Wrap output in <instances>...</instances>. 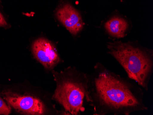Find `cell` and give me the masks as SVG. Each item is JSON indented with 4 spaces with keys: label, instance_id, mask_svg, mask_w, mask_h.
<instances>
[{
    "label": "cell",
    "instance_id": "cell-6",
    "mask_svg": "<svg viewBox=\"0 0 153 115\" xmlns=\"http://www.w3.org/2000/svg\"><path fill=\"white\" fill-rule=\"evenodd\" d=\"M56 16L72 35H76L83 28L84 23L80 14L70 4H65L60 7Z\"/></svg>",
    "mask_w": 153,
    "mask_h": 115
},
{
    "label": "cell",
    "instance_id": "cell-5",
    "mask_svg": "<svg viewBox=\"0 0 153 115\" xmlns=\"http://www.w3.org/2000/svg\"><path fill=\"white\" fill-rule=\"evenodd\" d=\"M34 56L45 68L51 69L59 63L60 58L57 50L49 40L41 38L33 44Z\"/></svg>",
    "mask_w": 153,
    "mask_h": 115
},
{
    "label": "cell",
    "instance_id": "cell-1",
    "mask_svg": "<svg viewBox=\"0 0 153 115\" xmlns=\"http://www.w3.org/2000/svg\"><path fill=\"white\" fill-rule=\"evenodd\" d=\"M90 85L91 106L94 115H128L148 110L140 88L100 63L94 67Z\"/></svg>",
    "mask_w": 153,
    "mask_h": 115
},
{
    "label": "cell",
    "instance_id": "cell-2",
    "mask_svg": "<svg viewBox=\"0 0 153 115\" xmlns=\"http://www.w3.org/2000/svg\"><path fill=\"white\" fill-rule=\"evenodd\" d=\"M108 48L109 53L123 68L129 78L148 91L153 72L152 52L121 42L110 43Z\"/></svg>",
    "mask_w": 153,
    "mask_h": 115
},
{
    "label": "cell",
    "instance_id": "cell-8",
    "mask_svg": "<svg viewBox=\"0 0 153 115\" xmlns=\"http://www.w3.org/2000/svg\"><path fill=\"white\" fill-rule=\"evenodd\" d=\"M11 112V108L0 97V115H9Z\"/></svg>",
    "mask_w": 153,
    "mask_h": 115
},
{
    "label": "cell",
    "instance_id": "cell-9",
    "mask_svg": "<svg viewBox=\"0 0 153 115\" xmlns=\"http://www.w3.org/2000/svg\"><path fill=\"white\" fill-rule=\"evenodd\" d=\"M0 27H2L4 28L8 27V24L7 22V20L5 19L4 15L2 12L0 10Z\"/></svg>",
    "mask_w": 153,
    "mask_h": 115
},
{
    "label": "cell",
    "instance_id": "cell-4",
    "mask_svg": "<svg viewBox=\"0 0 153 115\" xmlns=\"http://www.w3.org/2000/svg\"><path fill=\"white\" fill-rule=\"evenodd\" d=\"M5 99L14 109L23 114L43 115L46 111V108L43 103L34 97L6 93Z\"/></svg>",
    "mask_w": 153,
    "mask_h": 115
},
{
    "label": "cell",
    "instance_id": "cell-7",
    "mask_svg": "<svg viewBox=\"0 0 153 115\" xmlns=\"http://www.w3.org/2000/svg\"><path fill=\"white\" fill-rule=\"evenodd\" d=\"M105 28L110 36L117 38H122L126 35L128 24L123 18L114 17L105 23Z\"/></svg>",
    "mask_w": 153,
    "mask_h": 115
},
{
    "label": "cell",
    "instance_id": "cell-3",
    "mask_svg": "<svg viewBox=\"0 0 153 115\" xmlns=\"http://www.w3.org/2000/svg\"><path fill=\"white\" fill-rule=\"evenodd\" d=\"M53 97L68 114L78 115L85 111V101L92 105L88 80L81 82L64 78L57 83Z\"/></svg>",
    "mask_w": 153,
    "mask_h": 115
}]
</instances>
